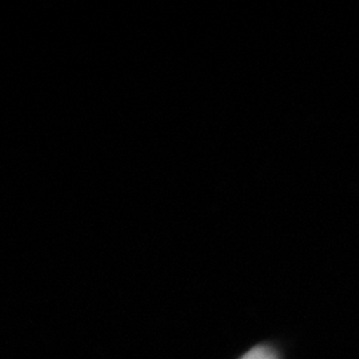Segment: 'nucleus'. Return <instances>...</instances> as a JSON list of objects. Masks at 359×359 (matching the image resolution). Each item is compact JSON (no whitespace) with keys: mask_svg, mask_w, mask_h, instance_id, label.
Returning a JSON list of instances; mask_svg holds the SVG:
<instances>
[{"mask_svg":"<svg viewBox=\"0 0 359 359\" xmlns=\"http://www.w3.org/2000/svg\"><path fill=\"white\" fill-rule=\"evenodd\" d=\"M240 359H280L277 353L269 346H257L249 350Z\"/></svg>","mask_w":359,"mask_h":359,"instance_id":"1","label":"nucleus"}]
</instances>
